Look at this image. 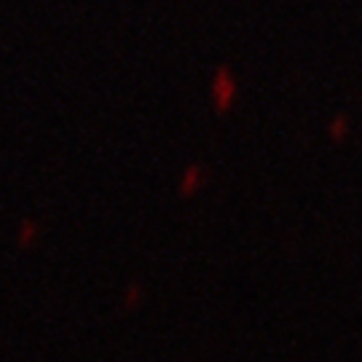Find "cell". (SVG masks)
I'll return each mask as SVG.
<instances>
[{
  "instance_id": "cell-1",
  "label": "cell",
  "mask_w": 362,
  "mask_h": 362,
  "mask_svg": "<svg viewBox=\"0 0 362 362\" xmlns=\"http://www.w3.org/2000/svg\"><path fill=\"white\" fill-rule=\"evenodd\" d=\"M327 134H330L333 143H344L351 134V118L346 113H336L327 124Z\"/></svg>"
},
{
  "instance_id": "cell-2",
  "label": "cell",
  "mask_w": 362,
  "mask_h": 362,
  "mask_svg": "<svg viewBox=\"0 0 362 362\" xmlns=\"http://www.w3.org/2000/svg\"><path fill=\"white\" fill-rule=\"evenodd\" d=\"M231 97H233V83L228 73H226V83H220L218 86V100H220V107H228L231 105Z\"/></svg>"
}]
</instances>
